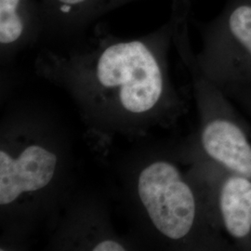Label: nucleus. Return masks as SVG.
Listing matches in <instances>:
<instances>
[{"instance_id":"f257e3e1","label":"nucleus","mask_w":251,"mask_h":251,"mask_svg":"<svg viewBox=\"0 0 251 251\" xmlns=\"http://www.w3.org/2000/svg\"><path fill=\"white\" fill-rule=\"evenodd\" d=\"M191 0H173L171 17L142 38L122 39L97 24L87 43L66 54L47 52L39 68L75 90L113 99L140 115L177 99L168 74L167 54L179 25L190 17Z\"/></svg>"},{"instance_id":"f03ea898","label":"nucleus","mask_w":251,"mask_h":251,"mask_svg":"<svg viewBox=\"0 0 251 251\" xmlns=\"http://www.w3.org/2000/svg\"><path fill=\"white\" fill-rule=\"evenodd\" d=\"M138 193L154 229L166 240L234 251L212 225L201 193L175 164L157 160L148 165L139 176Z\"/></svg>"},{"instance_id":"7ed1b4c3","label":"nucleus","mask_w":251,"mask_h":251,"mask_svg":"<svg viewBox=\"0 0 251 251\" xmlns=\"http://www.w3.org/2000/svg\"><path fill=\"white\" fill-rule=\"evenodd\" d=\"M174 41L191 67L202 114L200 144L206 158L227 171L251 179V139L249 129L224 91L198 69L189 46L188 24L178 28Z\"/></svg>"},{"instance_id":"20e7f679","label":"nucleus","mask_w":251,"mask_h":251,"mask_svg":"<svg viewBox=\"0 0 251 251\" xmlns=\"http://www.w3.org/2000/svg\"><path fill=\"white\" fill-rule=\"evenodd\" d=\"M201 73L219 88L251 82V0H227L212 21L200 26Z\"/></svg>"},{"instance_id":"39448f33","label":"nucleus","mask_w":251,"mask_h":251,"mask_svg":"<svg viewBox=\"0 0 251 251\" xmlns=\"http://www.w3.org/2000/svg\"><path fill=\"white\" fill-rule=\"evenodd\" d=\"M206 202L210 221L234 250L251 251V179L206 158Z\"/></svg>"},{"instance_id":"423d86ee","label":"nucleus","mask_w":251,"mask_h":251,"mask_svg":"<svg viewBox=\"0 0 251 251\" xmlns=\"http://www.w3.org/2000/svg\"><path fill=\"white\" fill-rule=\"evenodd\" d=\"M57 155L42 145H28L18 154L0 151V204L7 206L22 195L45 188L53 179Z\"/></svg>"},{"instance_id":"0eeeda50","label":"nucleus","mask_w":251,"mask_h":251,"mask_svg":"<svg viewBox=\"0 0 251 251\" xmlns=\"http://www.w3.org/2000/svg\"><path fill=\"white\" fill-rule=\"evenodd\" d=\"M137 0H40L44 33L77 36L100 17Z\"/></svg>"},{"instance_id":"6e6552de","label":"nucleus","mask_w":251,"mask_h":251,"mask_svg":"<svg viewBox=\"0 0 251 251\" xmlns=\"http://www.w3.org/2000/svg\"><path fill=\"white\" fill-rule=\"evenodd\" d=\"M44 33L40 3L36 0H0V45L11 51Z\"/></svg>"},{"instance_id":"1a4fd4ad","label":"nucleus","mask_w":251,"mask_h":251,"mask_svg":"<svg viewBox=\"0 0 251 251\" xmlns=\"http://www.w3.org/2000/svg\"><path fill=\"white\" fill-rule=\"evenodd\" d=\"M220 89L233 102L240 106L251 120V82L230 85Z\"/></svg>"},{"instance_id":"9d476101","label":"nucleus","mask_w":251,"mask_h":251,"mask_svg":"<svg viewBox=\"0 0 251 251\" xmlns=\"http://www.w3.org/2000/svg\"><path fill=\"white\" fill-rule=\"evenodd\" d=\"M92 250L94 251H125V247L118 242L117 240L113 239H106L97 243Z\"/></svg>"}]
</instances>
